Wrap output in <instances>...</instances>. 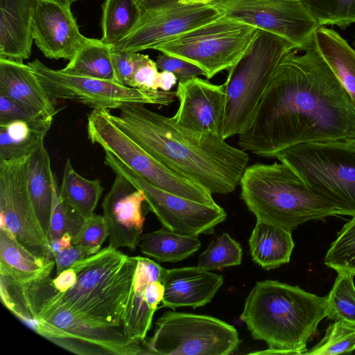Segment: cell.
Listing matches in <instances>:
<instances>
[{
	"label": "cell",
	"instance_id": "6da1fadb",
	"mask_svg": "<svg viewBox=\"0 0 355 355\" xmlns=\"http://www.w3.org/2000/svg\"><path fill=\"white\" fill-rule=\"evenodd\" d=\"M287 53L278 64L239 145L272 158L302 143L355 137V111L342 84L315 44Z\"/></svg>",
	"mask_w": 355,
	"mask_h": 355
},
{
	"label": "cell",
	"instance_id": "7a4b0ae2",
	"mask_svg": "<svg viewBox=\"0 0 355 355\" xmlns=\"http://www.w3.org/2000/svg\"><path fill=\"white\" fill-rule=\"evenodd\" d=\"M110 118L162 164L209 192L226 195L239 184L249 155L223 137L191 132L142 103H128Z\"/></svg>",
	"mask_w": 355,
	"mask_h": 355
},
{
	"label": "cell",
	"instance_id": "3957f363",
	"mask_svg": "<svg viewBox=\"0 0 355 355\" xmlns=\"http://www.w3.org/2000/svg\"><path fill=\"white\" fill-rule=\"evenodd\" d=\"M1 302L18 319L55 345L80 355L147 354L144 342L130 340L121 328L101 327L42 294L33 281H0Z\"/></svg>",
	"mask_w": 355,
	"mask_h": 355
},
{
	"label": "cell",
	"instance_id": "277c9868",
	"mask_svg": "<svg viewBox=\"0 0 355 355\" xmlns=\"http://www.w3.org/2000/svg\"><path fill=\"white\" fill-rule=\"evenodd\" d=\"M137 263L138 256L130 257L108 245L72 265L77 281L65 292L55 289L50 275L33 282L42 294L85 321L123 329Z\"/></svg>",
	"mask_w": 355,
	"mask_h": 355
},
{
	"label": "cell",
	"instance_id": "5b68a950",
	"mask_svg": "<svg viewBox=\"0 0 355 355\" xmlns=\"http://www.w3.org/2000/svg\"><path fill=\"white\" fill-rule=\"evenodd\" d=\"M327 316V298L276 280L257 282L241 319L252 337L268 348L254 354H304L307 342Z\"/></svg>",
	"mask_w": 355,
	"mask_h": 355
},
{
	"label": "cell",
	"instance_id": "8992f818",
	"mask_svg": "<svg viewBox=\"0 0 355 355\" xmlns=\"http://www.w3.org/2000/svg\"><path fill=\"white\" fill-rule=\"evenodd\" d=\"M239 185L241 197L257 220L290 232L307 221L338 215L281 162L248 166Z\"/></svg>",
	"mask_w": 355,
	"mask_h": 355
},
{
	"label": "cell",
	"instance_id": "52a82bcc",
	"mask_svg": "<svg viewBox=\"0 0 355 355\" xmlns=\"http://www.w3.org/2000/svg\"><path fill=\"white\" fill-rule=\"evenodd\" d=\"M272 158L291 167L338 215L355 217V139L305 142Z\"/></svg>",
	"mask_w": 355,
	"mask_h": 355
},
{
	"label": "cell",
	"instance_id": "ba28073f",
	"mask_svg": "<svg viewBox=\"0 0 355 355\" xmlns=\"http://www.w3.org/2000/svg\"><path fill=\"white\" fill-rule=\"evenodd\" d=\"M295 49L283 37L258 29L249 51L228 71L224 139L248 128L278 64Z\"/></svg>",
	"mask_w": 355,
	"mask_h": 355
},
{
	"label": "cell",
	"instance_id": "9c48e42d",
	"mask_svg": "<svg viewBox=\"0 0 355 355\" xmlns=\"http://www.w3.org/2000/svg\"><path fill=\"white\" fill-rule=\"evenodd\" d=\"M258 29L225 15L169 40L154 50L188 61L209 80L233 68L249 51Z\"/></svg>",
	"mask_w": 355,
	"mask_h": 355
},
{
	"label": "cell",
	"instance_id": "30bf717a",
	"mask_svg": "<svg viewBox=\"0 0 355 355\" xmlns=\"http://www.w3.org/2000/svg\"><path fill=\"white\" fill-rule=\"evenodd\" d=\"M107 109H94L87 116V135L151 184L201 203L214 205L212 193L173 171L146 152L110 118Z\"/></svg>",
	"mask_w": 355,
	"mask_h": 355
},
{
	"label": "cell",
	"instance_id": "8fae6325",
	"mask_svg": "<svg viewBox=\"0 0 355 355\" xmlns=\"http://www.w3.org/2000/svg\"><path fill=\"white\" fill-rule=\"evenodd\" d=\"M237 330L205 315L164 312L155 322L153 335L145 340L147 354L228 355L239 349Z\"/></svg>",
	"mask_w": 355,
	"mask_h": 355
},
{
	"label": "cell",
	"instance_id": "7c38bea8",
	"mask_svg": "<svg viewBox=\"0 0 355 355\" xmlns=\"http://www.w3.org/2000/svg\"><path fill=\"white\" fill-rule=\"evenodd\" d=\"M49 97L75 101L94 109H119L128 103L168 106L175 91L146 90L95 78L68 74L53 69L38 59L28 63Z\"/></svg>",
	"mask_w": 355,
	"mask_h": 355
},
{
	"label": "cell",
	"instance_id": "4fadbf2b",
	"mask_svg": "<svg viewBox=\"0 0 355 355\" xmlns=\"http://www.w3.org/2000/svg\"><path fill=\"white\" fill-rule=\"evenodd\" d=\"M139 15L131 31L112 47L113 52L154 49L182 33L222 15L211 4H184L180 0H136Z\"/></svg>",
	"mask_w": 355,
	"mask_h": 355
},
{
	"label": "cell",
	"instance_id": "5bb4252c",
	"mask_svg": "<svg viewBox=\"0 0 355 355\" xmlns=\"http://www.w3.org/2000/svg\"><path fill=\"white\" fill-rule=\"evenodd\" d=\"M105 152V164L144 193L148 210L163 227L177 233L198 236L212 234L214 227L226 219L225 211L217 203H201L162 190L143 179L110 152Z\"/></svg>",
	"mask_w": 355,
	"mask_h": 355
},
{
	"label": "cell",
	"instance_id": "9a60e30c",
	"mask_svg": "<svg viewBox=\"0 0 355 355\" xmlns=\"http://www.w3.org/2000/svg\"><path fill=\"white\" fill-rule=\"evenodd\" d=\"M223 15L283 37L299 50L314 45L320 27L303 0H216Z\"/></svg>",
	"mask_w": 355,
	"mask_h": 355
},
{
	"label": "cell",
	"instance_id": "2e32d148",
	"mask_svg": "<svg viewBox=\"0 0 355 355\" xmlns=\"http://www.w3.org/2000/svg\"><path fill=\"white\" fill-rule=\"evenodd\" d=\"M27 159L0 162V228L35 255L54 259L29 193Z\"/></svg>",
	"mask_w": 355,
	"mask_h": 355
},
{
	"label": "cell",
	"instance_id": "e0dca14e",
	"mask_svg": "<svg viewBox=\"0 0 355 355\" xmlns=\"http://www.w3.org/2000/svg\"><path fill=\"white\" fill-rule=\"evenodd\" d=\"M227 87L226 81L216 85L198 77L179 81L175 91L179 106L172 118L191 132L223 137Z\"/></svg>",
	"mask_w": 355,
	"mask_h": 355
},
{
	"label": "cell",
	"instance_id": "ac0fdd59",
	"mask_svg": "<svg viewBox=\"0 0 355 355\" xmlns=\"http://www.w3.org/2000/svg\"><path fill=\"white\" fill-rule=\"evenodd\" d=\"M144 193L116 173L102 202L103 216L109 230V246L135 251L139 245L145 222Z\"/></svg>",
	"mask_w": 355,
	"mask_h": 355
},
{
	"label": "cell",
	"instance_id": "d6986e66",
	"mask_svg": "<svg viewBox=\"0 0 355 355\" xmlns=\"http://www.w3.org/2000/svg\"><path fill=\"white\" fill-rule=\"evenodd\" d=\"M87 38L80 32L71 10L52 2L38 0L33 39L46 58L69 61Z\"/></svg>",
	"mask_w": 355,
	"mask_h": 355
},
{
	"label": "cell",
	"instance_id": "ffe728a7",
	"mask_svg": "<svg viewBox=\"0 0 355 355\" xmlns=\"http://www.w3.org/2000/svg\"><path fill=\"white\" fill-rule=\"evenodd\" d=\"M161 307L193 309L209 303L223 284L221 275L198 266L166 269Z\"/></svg>",
	"mask_w": 355,
	"mask_h": 355
},
{
	"label": "cell",
	"instance_id": "44dd1931",
	"mask_svg": "<svg viewBox=\"0 0 355 355\" xmlns=\"http://www.w3.org/2000/svg\"><path fill=\"white\" fill-rule=\"evenodd\" d=\"M38 0H0V58L28 59Z\"/></svg>",
	"mask_w": 355,
	"mask_h": 355
},
{
	"label": "cell",
	"instance_id": "7402d4cb",
	"mask_svg": "<svg viewBox=\"0 0 355 355\" xmlns=\"http://www.w3.org/2000/svg\"><path fill=\"white\" fill-rule=\"evenodd\" d=\"M0 94L35 116H55L60 111L28 64L23 62L0 58Z\"/></svg>",
	"mask_w": 355,
	"mask_h": 355
},
{
	"label": "cell",
	"instance_id": "603a6c76",
	"mask_svg": "<svg viewBox=\"0 0 355 355\" xmlns=\"http://www.w3.org/2000/svg\"><path fill=\"white\" fill-rule=\"evenodd\" d=\"M164 271L165 268L155 261L138 256L132 302L123 327L125 334L132 340L144 342L146 339L155 311L145 299L146 289L153 282H162Z\"/></svg>",
	"mask_w": 355,
	"mask_h": 355
},
{
	"label": "cell",
	"instance_id": "cb8c5ba5",
	"mask_svg": "<svg viewBox=\"0 0 355 355\" xmlns=\"http://www.w3.org/2000/svg\"><path fill=\"white\" fill-rule=\"evenodd\" d=\"M54 116L40 114L0 123V162L28 157L44 141Z\"/></svg>",
	"mask_w": 355,
	"mask_h": 355
},
{
	"label": "cell",
	"instance_id": "d4e9b609",
	"mask_svg": "<svg viewBox=\"0 0 355 355\" xmlns=\"http://www.w3.org/2000/svg\"><path fill=\"white\" fill-rule=\"evenodd\" d=\"M54 259L35 255L11 233L0 228V275L19 282H28L51 275Z\"/></svg>",
	"mask_w": 355,
	"mask_h": 355
},
{
	"label": "cell",
	"instance_id": "484cf974",
	"mask_svg": "<svg viewBox=\"0 0 355 355\" xmlns=\"http://www.w3.org/2000/svg\"><path fill=\"white\" fill-rule=\"evenodd\" d=\"M26 172L31 198L42 230L47 237L55 175L51 170V159L44 141L28 157Z\"/></svg>",
	"mask_w": 355,
	"mask_h": 355
},
{
	"label": "cell",
	"instance_id": "4316f807",
	"mask_svg": "<svg viewBox=\"0 0 355 355\" xmlns=\"http://www.w3.org/2000/svg\"><path fill=\"white\" fill-rule=\"evenodd\" d=\"M248 243L252 260L265 270L288 263L295 246L291 232L259 220Z\"/></svg>",
	"mask_w": 355,
	"mask_h": 355
},
{
	"label": "cell",
	"instance_id": "83f0119b",
	"mask_svg": "<svg viewBox=\"0 0 355 355\" xmlns=\"http://www.w3.org/2000/svg\"><path fill=\"white\" fill-rule=\"evenodd\" d=\"M314 44L347 92L355 111V50L336 31L319 27Z\"/></svg>",
	"mask_w": 355,
	"mask_h": 355
},
{
	"label": "cell",
	"instance_id": "f1b7e54d",
	"mask_svg": "<svg viewBox=\"0 0 355 355\" xmlns=\"http://www.w3.org/2000/svg\"><path fill=\"white\" fill-rule=\"evenodd\" d=\"M141 252L159 262H178L196 251L201 243L198 236L173 232L164 227L143 234L139 245Z\"/></svg>",
	"mask_w": 355,
	"mask_h": 355
},
{
	"label": "cell",
	"instance_id": "f546056e",
	"mask_svg": "<svg viewBox=\"0 0 355 355\" xmlns=\"http://www.w3.org/2000/svg\"><path fill=\"white\" fill-rule=\"evenodd\" d=\"M104 191L98 179L89 180L78 173L67 159L63 170L59 193L62 200L73 208L84 219L94 214Z\"/></svg>",
	"mask_w": 355,
	"mask_h": 355
},
{
	"label": "cell",
	"instance_id": "4dcf8cb0",
	"mask_svg": "<svg viewBox=\"0 0 355 355\" xmlns=\"http://www.w3.org/2000/svg\"><path fill=\"white\" fill-rule=\"evenodd\" d=\"M112 47L103 42L101 39L88 37L66 67L60 70L68 74L116 83Z\"/></svg>",
	"mask_w": 355,
	"mask_h": 355
},
{
	"label": "cell",
	"instance_id": "1f68e13d",
	"mask_svg": "<svg viewBox=\"0 0 355 355\" xmlns=\"http://www.w3.org/2000/svg\"><path fill=\"white\" fill-rule=\"evenodd\" d=\"M101 40L113 46L136 24L139 15L136 0H104L101 5Z\"/></svg>",
	"mask_w": 355,
	"mask_h": 355
},
{
	"label": "cell",
	"instance_id": "d6a6232c",
	"mask_svg": "<svg viewBox=\"0 0 355 355\" xmlns=\"http://www.w3.org/2000/svg\"><path fill=\"white\" fill-rule=\"evenodd\" d=\"M352 274L338 272L334 284L326 295L327 318L355 327V286Z\"/></svg>",
	"mask_w": 355,
	"mask_h": 355
},
{
	"label": "cell",
	"instance_id": "836d02e7",
	"mask_svg": "<svg viewBox=\"0 0 355 355\" xmlns=\"http://www.w3.org/2000/svg\"><path fill=\"white\" fill-rule=\"evenodd\" d=\"M242 257L243 250L239 243L227 233H223L215 241H211L199 255L197 266L211 271L239 266Z\"/></svg>",
	"mask_w": 355,
	"mask_h": 355
},
{
	"label": "cell",
	"instance_id": "e575fe53",
	"mask_svg": "<svg viewBox=\"0 0 355 355\" xmlns=\"http://www.w3.org/2000/svg\"><path fill=\"white\" fill-rule=\"evenodd\" d=\"M320 26L346 29L355 23V0H303Z\"/></svg>",
	"mask_w": 355,
	"mask_h": 355
},
{
	"label": "cell",
	"instance_id": "d590c367",
	"mask_svg": "<svg viewBox=\"0 0 355 355\" xmlns=\"http://www.w3.org/2000/svg\"><path fill=\"white\" fill-rule=\"evenodd\" d=\"M324 263L337 272H345L355 276V217L338 233L325 255Z\"/></svg>",
	"mask_w": 355,
	"mask_h": 355
},
{
	"label": "cell",
	"instance_id": "8d00e7d4",
	"mask_svg": "<svg viewBox=\"0 0 355 355\" xmlns=\"http://www.w3.org/2000/svg\"><path fill=\"white\" fill-rule=\"evenodd\" d=\"M85 221V219L62 200L55 178L52 211L47 235L49 242L65 233H69L72 239L74 238L80 231Z\"/></svg>",
	"mask_w": 355,
	"mask_h": 355
},
{
	"label": "cell",
	"instance_id": "74e56055",
	"mask_svg": "<svg viewBox=\"0 0 355 355\" xmlns=\"http://www.w3.org/2000/svg\"><path fill=\"white\" fill-rule=\"evenodd\" d=\"M355 350V327L340 322L330 324L323 338L304 354H351Z\"/></svg>",
	"mask_w": 355,
	"mask_h": 355
},
{
	"label": "cell",
	"instance_id": "f35d334b",
	"mask_svg": "<svg viewBox=\"0 0 355 355\" xmlns=\"http://www.w3.org/2000/svg\"><path fill=\"white\" fill-rule=\"evenodd\" d=\"M109 237V230L103 216L94 214L86 219L80 231L72 239V245L89 247L99 251Z\"/></svg>",
	"mask_w": 355,
	"mask_h": 355
},
{
	"label": "cell",
	"instance_id": "ab89813d",
	"mask_svg": "<svg viewBox=\"0 0 355 355\" xmlns=\"http://www.w3.org/2000/svg\"><path fill=\"white\" fill-rule=\"evenodd\" d=\"M155 63L159 69L173 73L178 81L204 76V71L198 66L183 59L161 53Z\"/></svg>",
	"mask_w": 355,
	"mask_h": 355
},
{
	"label": "cell",
	"instance_id": "60d3db41",
	"mask_svg": "<svg viewBox=\"0 0 355 355\" xmlns=\"http://www.w3.org/2000/svg\"><path fill=\"white\" fill-rule=\"evenodd\" d=\"M158 68L148 55L141 53L130 87L146 90H157Z\"/></svg>",
	"mask_w": 355,
	"mask_h": 355
},
{
	"label": "cell",
	"instance_id": "b9f144b4",
	"mask_svg": "<svg viewBox=\"0 0 355 355\" xmlns=\"http://www.w3.org/2000/svg\"><path fill=\"white\" fill-rule=\"evenodd\" d=\"M141 53L113 52L112 62L116 82L123 86L130 87V82L137 65Z\"/></svg>",
	"mask_w": 355,
	"mask_h": 355
},
{
	"label": "cell",
	"instance_id": "7bdbcfd3",
	"mask_svg": "<svg viewBox=\"0 0 355 355\" xmlns=\"http://www.w3.org/2000/svg\"><path fill=\"white\" fill-rule=\"evenodd\" d=\"M98 252V251L95 249L78 245H72L60 251L54 257L56 275H59L64 270L71 268L76 261Z\"/></svg>",
	"mask_w": 355,
	"mask_h": 355
},
{
	"label": "cell",
	"instance_id": "ee69618b",
	"mask_svg": "<svg viewBox=\"0 0 355 355\" xmlns=\"http://www.w3.org/2000/svg\"><path fill=\"white\" fill-rule=\"evenodd\" d=\"M33 116L35 115H33L21 105L0 94V123L26 119Z\"/></svg>",
	"mask_w": 355,
	"mask_h": 355
},
{
	"label": "cell",
	"instance_id": "f6af8a7d",
	"mask_svg": "<svg viewBox=\"0 0 355 355\" xmlns=\"http://www.w3.org/2000/svg\"><path fill=\"white\" fill-rule=\"evenodd\" d=\"M76 281L77 275L72 268L64 270L52 279L54 287L60 292L67 291L76 284Z\"/></svg>",
	"mask_w": 355,
	"mask_h": 355
},
{
	"label": "cell",
	"instance_id": "bcb514c9",
	"mask_svg": "<svg viewBox=\"0 0 355 355\" xmlns=\"http://www.w3.org/2000/svg\"><path fill=\"white\" fill-rule=\"evenodd\" d=\"M51 252L54 257L60 251L72 245V236L65 233L60 237L49 242Z\"/></svg>",
	"mask_w": 355,
	"mask_h": 355
},
{
	"label": "cell",
	"instance_id": "7dc6e473",
	"mask_svg": "<svg viewBox=\"0 0 355 355\" xmlns=\"http://www.w3.org/2000/svg\"><path fill=\"white\" fill-rule=\"evenodd\" d=\"M176 76L171 72L162 71L159 72L157 84L159 89L165 92L171 91L178 81Z\"/></svg>",
	"mask_w": 355,
	"mask_h": 355
},
{
	"label": "cell",
	"instance_id": "c3c4849f",
	"mask_svg": "<svg viewBox=\"0 0 355 355\" xmlns=\"http://www.w3.org/2000/svg\"><path fill=\"white\" fill-rule=\"evenodd\" d=\"M46 1L52 2L58 4L65 10H71V8L72 4L76 1V0H44Z\"/></svg>",
	"mask_w": 355,
	"mask_h": 355
},
{
	"label": "cell",
	"instance_id": "681fc988",
	"mask_svg": "<svg viewBox=\"0 0 355 355\" xmlns=\"http://www.w3.org/2000/svg\"><path fill=\"white\" fill-rule=\"evenodd\" d=\"M216 0H180V2L184 4H209Z\"/></svg>",
	"mask_w": 355,
	"mask_h": 355
},
{
	"label": "cell",
	"instance_id": "f907efd6",
	"mask_svg": "<svg viewBox=\"0 0 355 355\" xmlns=\"http://www.w3.org/2000/svg\"><path fill=\"white\" fill-rule=\"evenodd\" d=\"M354 45H355V37H354Z\"/></svg>",
	"mask_w": 355,
	"mask_h": 355
},
{
	"label": "cell",
	"instance_id": "816d5d0a",
	"mask_svg": "<svg viewBox=\"0 0 355 355\" xmlns=\"http://www.w3.org/2000/svg\"><path fill=\"white\" fill-rule=\"evenodd\" d=\"M354 139H355V137H354Z\"/></svg>",
	"mask_w": 355,
	"mask_h": 355
}]
</instances>
